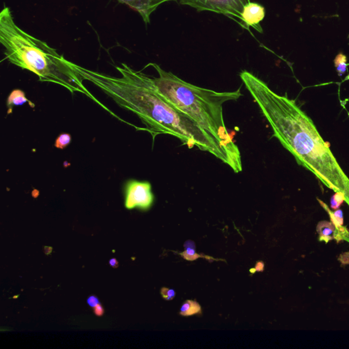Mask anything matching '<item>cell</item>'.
<instances>
[{
    "mask_svg": "<svg viewBox=\"0 0 349 349\" xmlns=\"http://www.w3.org/2000/svg\"><path fill=\"white\" fill-rule=\"evenodd\" d=\"M84 80L90 81L111 97L119 106L133 112L154 135L177 137L189 148L196 147L227 164L235 172L242 170L241 154L216 140L192 119L174 108L158 93L152 77L122 63L115 77L75 64Z\"/></svg>",
    "mask_w": 349,
    "mask_h": 349,
    "instance_id": "obj_1",
    "label": "cell"
},
{
    "mask_svg": "<svg viewBox=\"0 0 349 349\" xmlns=\"http://www.w3.org/2000/svg\"><path fill=\"white\" fill-rule=\"evenodd\" d=\"M239 76L284 148L299 165L312 172L325 186L342 192L349 206V178L312 120L295 100L287 94H277L255 75L245 71Z\"/></svg>",
    "mask_w": 349,
    "mask_h": 349,
    "instance_id": "obj_2",
    "label": "cell"
},
{
    "mask_svg": "<svg viewBox=\"0 0 349 349\" xmlns=\"http://www.w3.org/2000/svg\"><path fill=\"white\" fill-rule=\"evenodd\" d=\"M0 42L8 60L39 77V81L61 85L71 93L96 99L83 85L75 63L65 59L45 42L36 39L16 25L9 7L0 13Z\"/></svg>",
    "mask_w": 349,
    "mask_h": 349,
    "instance_id": "obj_3",
    "label": "cell"
},
{
    "mask_svg": "<svg viewBox=\"0 0 349 349\" xmlns=\"http://www.w3.org/2000/svg\"><path fill=\"white\" fill-rule=\"evenodd\" d=\"M157 71L153 77L158 93L174 108L186 114L224 146L240 154L239 148L228 132L223 117V104L242 96L239 90L218 92L186 82L172 73L150 63Z\"/></svg>",
    "mask_w": 349,
    "mask_h": 349,
    "instance_id": "obj_4",
    "label": "cell"
},
{
    "mask_svg": "<svg viewBox=\"0 0 349 349\" xmlns=\"http://www.w3.org/2000/svg\"><path fill=\"white\" fill-rule=\"evenodd\" d=\"M180 5L188 6L196 11L222 14L240 25L243 8L251 0H178Z\"/></svg>",
    "mask_w": 349,
    "mask_h": 349,
    "instance_id": "obj_5",
    "label": "cell"
},
{
    "mask_svg": "<svg viewBox=\"0 0 349 349\" xmlns=\"http://www.w3.org/2000/svg\"><path fill=\"white\" fill-rule=\"evenodd\" d=\"M125 193V207L128 210H147L154 202L152 186L148 182L130 180L127 182Z\"/></svg>",
    "mask_w": 349,
    "mask_h": 349,
    "instance_id": "obj_6",
    "label": "cell"
},
{
    "mask_svg": "<svg viewBox=\"0 0 349 349\" xmlns=\"http://www.w3.org/2000/svg\"><path fill=\"white\" fill-rule=\"evenodd\" d=\"M265 17V8L259 4L250 2L243 8L241 15L240 25L247 29L252 27L259 33H263L261 22L264 19Z\"/></svg>",
    "mask_w": 349,
    "mask_h": 349,
    "instance_id": "obj_7",
    "label": "cell"
},
{
    "mask_svg": "<svg viewBox=\"0 0 349 349\" xmlns=\"http://www.w3.org/2000/svg\"><path fill=\"white\" fill-rule=\"evenodd\" d=\"M178 0H118L119 3L128 5L142 16L146 24L150 23V16L159 6L167 2Z\"/></svg>",
    "mask_w": 349,
    "mask_h": 349,
    "instance_id": "obj_8",
    "label": "cell"
},
{
    "mask_svg": "<svg viewBox=\"0 0 349 349\" xmlns=\"http://www.w3.org/2000/svg\"><path fill=\"white\" fill-rule=\"evenodd\" d=\"M318 199L319 203L322 206L323 209L328 213L331 222L334 224L335 227H336L334 235H333L334 239L336 240L337 242L343 241L345 236L348 235L349 231L347 230L346 227H344V217H343L342 210L338 209L335 212H332L324 202L321 201L319 199Z\"/></svg>",
    "mask_w": 349,
    "mask_h": 349,
    "instance_id": "obj_9",
    "label": "cell"
},
{
    "mask_svg": "<svg viewBox=\"0 0 349 349\" xmlns=\"http://www.w3.org/2000/svg\"><path fill=\"white\" fill-rule=\"evenodd\" d=\"M336 227L332 222L321 221L317 226V231L319 235V241L328 243L334 239V235Z\"/></svg>",
    "mask_w": 349,
    "mask_h": 349,
    "instance_id": "obj_10",
    "label": "cell"
},
{
    "mask_svg": "<svg viewBox=\"0 0 349 349\" xmlns=\"http://www.w3.org/2000/svg\"><path fill=\"white\" fill-rule=\"evenodd\" d=\"M28 102V100L25 97V93L20 90H15L11 93L8 98L7 105L9 112L8 114H12L13 107L15 106H21L25 103Z\"/></svg>",
    "mask_w": 349,
    "mask_h": 349,
    "instance_id": "obj_11",
    "label": "cell"
},
{
    "mask_svg": "<svg viewBox=\"0 0 349 349\" xmlns=\"http://www.w3.org/2000/svg\"><path fill=\"white\" fill-rule=\"evenodd\" d=\"M201 312V307L199 303L195 301L187 300L182 305L180 309V315L183 317H190L199 314Z\"/></svg>",
    "mask_w": 349,
    "mask_h": 349,
    "instance_id": "obj_12",
    "label": "cell"
},
{
    "mask_svg": "<svg viewBox=\"0 0 349 349\" xmlns=\"http://www.w3.org/2000/svg\"><path fill=\"white\" fill-rule=\"evenodd\" d=\"M184 248H185V251L180 254V255L184 259L187 260V261H195V260L201 257L207 258L205 257V256L202 257L201 255L196 253L195 243L191 240H188V241H186L185 243H184Z\"/></svg>",
    "mask_w": 349,
    "mask_h": 349,
    "instance_id": "obj_13",
    "label": "cell"
},
{
    "mask_svg": "<svg viewBox=\"0 0 349 349\" xmlns=\"http://www.w3.org/2000/svg\"><path fill=\"white\" fill-rule=\"evenodd\" d=\"M334 65L339 77H342L346 73L347 67L349 64L347 63V57L342 53H339L334 59Z\"/></svg>",
    "mask_w": 349,
    "mask_h": 349,
    "instance_id": "obj_14",
    "label": "cell"
},
{
    "mask_svg": "<svg viewBox=\"0 0 349 349\" xmlns=\"http://www.w3.org/2000/svg\"><path fill=\"white\" fill-rule=\"evenodd\" d=\"M345 201L344 194L341 192H337L331 198L330 205L332 210H336L340 208Z\"/></svg>",
    "mask_w": 349,
    "mask_h": 349,
    "instance_id": "obj_15",
    "label": "cell"
},
{
    "mask_svg": "<svg viewBox=\"0 0 349 349\" xmlns=\"http://www.w3.org/2000/svg\"><path fill=\"white\" fill-rule=\"evenodd\" d=\"M71 142V136L68 133H63L60 134L57 138L55 143V148L63 150L66 148Z\"/></svg>",
    "mask_w": 349,
    "mask_h": 349,
    "instance_id": "obj_16",
    "label": "cell"
},
{
    "mask_svg": "<svg viewBox=\"0 0 349 349\" xmlns=\"http://www.w3.org/2000/svg\"><path fill=\"white\" fill-rule=\"evenodd\" d=\"M160 293H161L162 297L166 301L172 300L176 297V291L172 289L163 287L160 290Z\"/></svg>",
    "mask_w": 349,
    "mask_h": 349,
    "instance_id": "obj_17",
    "label": "cell"
},
{
    "mask_svg": "<svg viewBox=\"0 0 349 349\" xmlns=\"http://www.w3.org/2000/svg\"><path fill=\"white\" fill-rule=\"evenodd\" d=\"M87 303H88L90 307L94 308V307L100 303V301H99V299L96 296L92 295V296L88 297V299H87Z\"/></svg>",
    "mask_w": 349,
    "mask_h": 349,
    "instance_id": "obj_18",
    "label": "cell"
},
{
    "mask_svg": "<svg viewBox=\"0 0 349 349\" xmlns=\"http://www.w3.org/2000/svg\"><path fill=\"white\" fill-rule=\"evenodd\" d=\"M338 260L343 265L349 264V253L341 254L340 257H338Z\"/></svg>",
    "mask_w": 349,
    "mask_h": 349,
    "instance_id": "obj_19",
    "label": "cell"
},
{
    "mask_svg": "<svg viewBox=\"0 0 349 349\" xmlns=\"http://www.w3.org/2000/svg\"><path fill=\"white\" fill-rule=\"evenodd\" d=\"M93 308H94L93 309V311H94V313L96 316L102 317V315H104V308H103L100 303H99V304L96 305V306L94 307Z\"/></svg>",
    "mask_w": 349,
    "mask_h": 349,
    "instance_id": "obj_20",
    "label": "cell"
},
{
    "mask_svg": "<svg viewBox=\"0 0 349 349\" xmlns=\"http://www.w3.org/2000/svg\"><path fill=\"white\" fill-rule=\"evenodd\" d=\"M264 263L262 261H259L256 264L255 268L257 271H263L264 270Z\"/></svg>",
    "mask_w": 349,
    "mask_h": 349,
    "instance_id": "obj_21",
    "label": "cell"
},
{
    "mask_svg": "<svg viewBox=\"0 0 349 349\" xmlns=\"http://www.w3.org/2000/svg\"><path fill=\"white\" fill-rule=\"evenodd\" d=\"M109 265L114 268H117L118 267V261L116 259H112L109 261Z\"/></svg>",
    "mask_w": 349,
    "mask_h": 349,
    "instance_id": "obj_22",
    "label": "cell"
},
{
    "mask_svg": "<svg viewBox=\"0 0 349 349\" xmlns=\"http://www.w3.org/2000/svg\"><path fill=\"white\" fill-rule=\"evenodd\" d=\"M44 251H45V253L46 254V255H50L51 252H52V248L45 247V248H44Z\"/></svg>",
    "mask_w": 349,
    "mask_h": 349,
    "instance_id": "obj_23",
    "label": "cell"
},
{
    "mask_svg": "<svg viewBox=\"0 0 349 349\" xmlns=\"http://www.w3.org/2000/svg\"><path fill=\"white\" fill-rule=\"evenodd\" d=\"M344 240V241H348V242H349V234L348 235L345 236Z\"/></svg>",
    "mask_w": 349,
    "mask_h": 349,
    "instance_id": "obj_24",
    "label": "cell"
},
{
    "mask_svg": "<svg viewBox=\"0 0 349 349\" xmlns=\"http://www.w3.org/2000/svg\"><path fill=\"white\" fill-rule=\"evenodd\" d=\"M255 271H257V270H256L255 268L253 269H251V272H252V273H255Z\"/></svg>",
    "mask_w": 349,
    "mask_h": 349,
    "instance_id": "obj_25",
    "label": "cell"
}]
</instances>
